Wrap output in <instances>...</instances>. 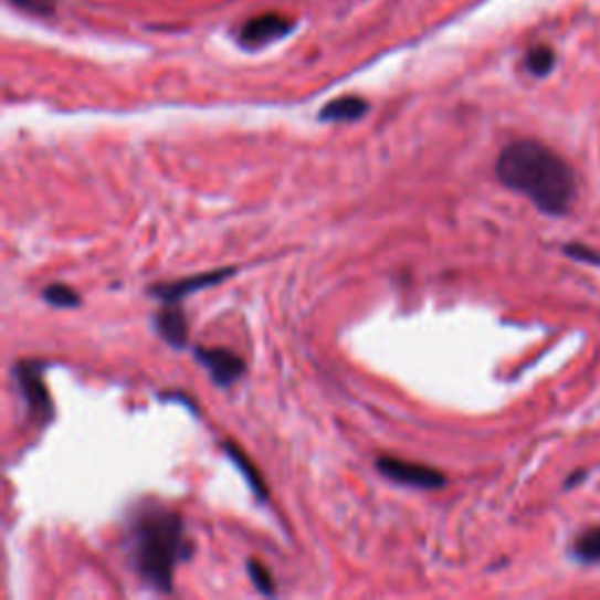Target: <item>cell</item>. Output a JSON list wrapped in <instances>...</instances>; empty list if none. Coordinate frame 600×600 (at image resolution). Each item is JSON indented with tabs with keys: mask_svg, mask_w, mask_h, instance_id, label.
<instances>
[{
	"mask_svg": "<svg viewBox=\"0 0 600 600\" xmlns=\"http://www.w3.org/2000/svg\"><path fill=\"white\" fill-rule=\"evenodd\" d=\"M186 520L177 509L144 505L134 512L127 528L131 568L148 587L171 593L179 564L190 558Z\"/></svg>",
	"mask_w": 600,
	"mask_h": 600,
	"instance_id": "obj_2",
	"label": "cell"
},
{
	"mask_svg": "<svg viewBox=\"0 0 600 600\" xmlns=\"http://www.w3.org/2000/svg\"><path fill=\"white\" fill-rule=\"evenodd\" d=\"M292 22H288L286 17L277 14V12H265L259 14L254 19H249V22L242 27L240 31V43L244 48H263L267 43L277 41V38L286 35L292 31Z\"/></svg>",
	"mask_w": 600,
	"mask_h": 600,
	"instance_id": "obj_7",
	"label": "cell"
},
{
	"mask_svg": "<svg viewBox=\"0 0 600 600\" xmlns=\"http://www.w3.org/2000/svg\"><path fill=\"white\" fill-rule=\"evenodd\" d=\"M495 173L502 186L528 198L547 217H566L577 202L575 169L535 139H516L502 148Z\"/></svg>",
	"mask_w": 600,
	"mask_h": 600,
	"instance_id": "obj_1",
	"label": "cell"
},
{
	"mask_svg": "<svg viewBox=\"0 0 600 600\" xmlns=\"http://www.w3.org/2000/svg\"><path fill=\"white\" fill-rule=\"evenodd\" d=\"M223 451L228 453V457L238 464L240 472L244 474L246 483L251 486V491H254L259 495V499H265L267 493H265V483L259 478V474L254 472V467H251V462L246 460V455L238 449V446H232V443H223Z\"/></svg>",
	"mask_w": 600,
	"mask_h": 600,
	"instance_id": "obj_11",
	"label": "cell"
},
{
	"mask_svg": "<svg viewBox=\"0 0 600 600\" xmlns=\"http://www.w3.org/2000/svg\"><path fill=\"white\" fill-rule=\"evenodd\" d=\"M369 102L361 99L357 94H347L340 96V99L328 102L322 110H319V120L322 123H355L361 120L366 113H369Z\"/></svg>",
	"mask_w": 600,
	"mask_h": 600,
	"instance_id": "obj_9",
	"label": "cell"
},
{
	"mask_svg": "<svg viewBox=\"0 0 600 600\" xmlns=\"http://www.w3.org/2000/svg\"><path fill=\"white\" fill-rule=\"evenodd\" d=\"M192 357H196L200 366H204L211 382L217 387H223V390L242 380L246 371V364L235 352L225 350V347H196Z\"/></svg>",
	"mask_w": 600,
	"mask_h": 600,
	"instance_id": "obj_5",
	"label": "cell"
},
{
	"mask_svg": "<svg viewBox=\"0 0 600 600\" xmlns=\"http://www.w3.org/2000/svg\"><path fill=\"white\" fill-rule=\"evenodd\" d=\"M564 254L570 256V259L577 261V263H589V265L600 267V254H598V251L585 246V244H572V242H570V244L564 246Z\"/></svg>",
	"mask_w": 600,
	"mask_h": 600,
	"instance_id": "obj_15",
	"label": "cell"
},
{
	"mask_svg": "<svg viewBox=\"0 0 600 600\" xmlns=\"http://www.w3.org/2000/svg\"><path fill=\"white\" fill-rule=\"evenodd\" d=\"M376 470L385 478L399 483V486H411L420 491H439L449 483V478L439 470L428 467V464L411 462V460H401L394 455H380L376 460Z\"/></svg>",
	"mask_w": 600,
	"mask_h": 600,
	"instance_id": "obj_4",
	"label": "cell"
},
{
	"mask_svg": "<svg viewBox=\"0 0 600 600\" xmlns=\"http://www.w3.org/2000/svg\"><path fill=\"white\" fill-rule=\"evenodd\" d=\"M246 572H249V579L254 582V587L265 593V596H275V582H273V575H270V570L259 564L256 558H251L246 564Z\"/></svg>",
	"mask_w": 600,
	"mask_h": 600,
	"instance_id": "obj_14",
	"label": "cell"
},
{
	"mask_svg": "<svg viewBox=\"0 0 600 600\" xmlns=\"http://www.w3.org/2000/svg\"><path fill=\"white\" fill-rule=\"evenodd\" d=\"M235 273H238L235 267H221V270H211V273H200V275H190L183 280L162 282V284L150 288V296L158 298L162 305H179L186 296L202 292V288H209V286H217Z\"/></svg>",
	"mask_w": 600,
	"mask_h": 600,
	"instance_id": "obj_6",
	"label": "cell"
},
{
	"mask_svg": "<svg viewBox=\"0 0 600 600\" xmlns=\"http://www.w3.org/2000/svg\"><path fill=\"white\" fill-rule=\"evenodd\" d=\"M570 556L587 566L600 564V526L579 533L570 547Z\"/></svg>",
	"mask_w": 600,
	"mask_h": 600,
	"instance_id": "obj_10",
	"label": "cell"
},
{
	"mask_svg": "<svg viewBox=\"0 0 600 600\" xmlns=\"http://www.w3.org/2000/svg\"><path fill=\"white\" fill-rule=\"evenodd\" d=\"M554 64H556V54L554 50H549L547 45H539V48H533L528 54H526V69L530 75L535 77H545L554 71Z\"/></svg>",
	"mask_w": 600,
	"mask_h": 600,
	"instance_id": "obj_13",
	"label": "cell"
},
{
	"mask_svg": "<svg viewBox=\"0 0 600 600\" xmlns=\"http://www.w3.org/2000/svg\"><path fill=\"white\" fill-rule=\"evenodd\" d=\"M152 326L173 350H186L188 347V319L179 305H165L160 313L155 315Z\"/></svg>",
	"mask_w": 600,
	"mask_h": 600,
	"instance_id": "obj_8",
	"label": "cell"
},
{
	"mask_svg": "<svg viewBox=\"0 0 600 600\" xmlns=\"http://www.w3.org/2000/svg\"><path fill=\"white\" fill-rule=\"evenodd\" d=\"M585 478H587V470H582V472H577V474L568 476V481H566V488L577 486V483H579V481H585Z\"/></svg>",
	"mask_w": 600,
	"mask_h": 600,
	"instance_id": "obj_17",
	"label": "cell"
},
{
	"mask_svg": "<svg viewBox=\"0 0 600 600\" xmlns=\"http://www.w3.org/2000/svg\"><path fill=\"white\" fill-rule=\"evenodd\" d=\"M10 3H14L17 8H24V10H31V12H38V14H48V12L52 10L50 0H10Z\"/></svg>",
	"mask_w": 600,
	"mask_h": 600,
	"instance_id": "obj_16",
	"label": "cell"
},
{
	"mask_svg": "<svg viewBox=\"0 0 600 600\" xmlns=\"http://www.w3.org/2000/svg\"><path fill=\"white\" fill-rule=\"evenodd\" d=\"M41 296L52 307L69 309V307L81 305V294H77L75 288H71L69 284H62V282H52L50 286H45Z\"/></svg>",
	"mask_w": 600,
	"mask_h": 600,
	"instance_id": "obj_12",
	"label": "cell"
},
{
	"mask_svg": "<svg viewBox=\"0 0 600 600\" xmlns=\"http://www.w3.org/2000/svg\"><path fill=\"white\" fill-rule=\"evenodd\" d=\"M45 361L24 359L14 364V382L24 397L27 409L38 424H48L54 418V403L45 385Z\"/></svg>",
	"mask_w": 600,
	"mask_h": 600,
	"instance_id": "obj_3",
	"label": "cell"
}]
</instances>
